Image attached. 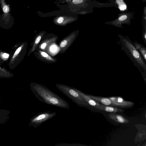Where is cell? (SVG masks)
I'll use <instances>...</instances> for the list:
<instances>
[{"mask_svg": "<svg viewBox=\"0 0 146 146\" xmlns=\"http://www.w3.org/2000/svg\"><path fill=\"white\" fill-rule=\"evenodd\" d=\"M31 89L40 101L46 104L69 110L68 102L46 87L37 83H33Z\"/></svg>", "mask_w": 146, "mask_h": 146, "instance_id": "cell-1", "label": "cell"}, {"mask_svg": "<svg viewBox=\"0 0 146 146\" xmlns=\"http://www.w3.org/2000/svg\"><path fill=\"white\" fill-rule=\"evenodd\" d=\"M0 4L3 11L1 19L8 22L12 17L10 13L11 9L10 5L6 3L5 0H0Z\"/></svg>", "mask_w": 146, "mask_h": 146, "instance_id": "cell-9", "label": "cell"}, {"mask_svg": "<svg viewBox=\"0 0 146 146\" xmlns=\"http://www.w3.org/2000/svg\"><path fill=\"white\" fill-rule=\"evenodd\" d=\"M79 31H74L67 35L60 42L59 53L62 54L65 52L72 45L79 34Z\"/></svg>", "mask_w": 146, "mask_h": 146, "instance_id": "cell-6", "label": "cell"}, {"mask_svg": "<svg viewBox=\"0 0 146 146\" xmlns=\"http://www.w3.org/2000/svg\"><path fill=\"white\" fill-rule=\"evenodd\" d=\"M94 100L107 106H111V101L108 98L95 96L86 94Z\"/></svg>", "mask_w": 146, "mask_h": 146, "instance_id": "cell-14", "label": "cell"}, {"mask_svg": "<svg viewBox=\"0 0 146 146\" xmlns=\"http://www.w3.org/2000/svg\"><path fill=\"white\" fill-rule=\"evenodd\" d=\"M72 0H59L57 3V5H59L60 3L61 4H66V5H68L70 3Z\"/></svg>", "mask_w": 146, "mask_h": 146, "instance_id": "cell-20", "label": "cell"}, {"mask_svg": "<svg viewBox=\"0 0 146 146\" xmlns=\"http://www.w3.org/2000/svg\"><path fill=\"white\" fill-rule=\"evenodd\" d=\"M89 0H72L67 5V7L70 11L75 13L82 11V9L85 8L88 5Z\"/></svg>", "mask_w": 146, "mask_h": 146, "instance_id": "cell-8", "label": "cell"}, {"mask_svg": "<svg viewBox=\"0 0 146 146\" xmlns=\"http://www.w3.org/2000/svg\"><path fill=\"white\" fill-rule=\"evenodd\" d=\"M58 38L56 37H53L43 41L41 44L40 47L42 50H44L47 46L51 45L52 44L55 43L57 40Z\"/></svg>", "mask_w": 146, "mask_h": 146, "instance_id": "cell-17", "label": "cell"}, {"mask_svg": "<svg viewBox=\"0 0 146 146\" xmlns=\"http://www.w3.org/2000/svg\"><path fill=\"white\" fill-rule=\"evenodd\" d=\"M22 46L23 45H22L21 46L19 47L17 49V50L15 51L11 60V63L12 61H14L15 57L17 56L18 54L20 52V51H21V49Z\"/></svg>", "mask_w": 146, "mask_h": 146, "instance_id": "cell-19", "label": "cell"}, {"mask_svg": "<svg viewBox=\"0 0 146 146\" xmlns=\"http://www.w3.org/2000/svg\"><path fill=\"white\" fill-rule=\"evenodd\" d=\"M2 56L3 57V58H7L9 57V54L6 53H4L3 54Z\"/></svg>", "mask_w": 146, "mask_h": 146, "instance_id": "cell-22", "label": "cell"}, {"mask_svg": "<svg viewBox=\"0 0 146 146\" xmlns=\"http://www.w3.org/2000/svg\"><path fill=\"white\" fill-rule=\"evenodd\" d=\"M135 48L142 55L144 61L146 60V48L145 47L135 41L133 42Z\"/></svg>", "mask_w": 146, "mask_h": 146, "instance_id": "cell-16", "label": "cell"}, {"mask_svg": "<svg viewBox=\"0 0 146 146\" xmlns=\"http://www.w3.org/2000/svg\"><path fill=\"white\" fill-rule=\"evenodd\" d=\"M46 33V31H42L40 32L36 35V37L34 41L32 48L28 53V55H29L30 54L35 50L42 37Z\"/></svg>", "mask_w": 146, "mask_h": 146, "instance_id": "cell-15", "label": "cell"}, {"mask_svg": "<svg viewBox=\"0 0 146 146\" xmlns=\"http://www.w3.org/2000/svg\"><path fill=\"white\" fill-rule=\"evenodd\" d=\"M109 1H111V2H113V1L114 0H109Z\"/></svg>", "mask_w": 146, "mask_h": 146, "instance_id": "cell-24", "label": "cell"}, {"mask_svg": "<svg viewBox=\"0 0 146 146\" xmlns=\"http://www.w3.org/2000/svg\"><path fill=\"white\" fill-rule=\"evenodd\" d=\"M118 36L121 45V49L124 51L135 66L145 72L146 64L140 54L135 48L131 40L120 34L118 35Z\"/></svg>", "mask_w": 146, "mask_h": 146, "instance_id": "cell-2", "label": "cell"}, {"mask_svg": "<svg viewBox=\"0 0 146 146\" xmlns=\"http://www.w3.org/2000/svg\"><path fill=\"white\" fill-rule=\"evenodd\" d=\"M34 53L37 58L45 62L52 63L57 61L56 59L52 58L44 52L38 50Z\"/></svg>", "mask_w": 146, "mask_h": 146, "instance_id": "cell-10", "label": "cell"}, {"mask_svg": "<svg viewBox=\"0 0 146 146\" xmlns=\"http://www.w3.org/2000/svg\"><path fill=\"white\" fill-rule=\"evenodd\" d=\"M146 7H145L144 9V14L145 15L144 17L145 21H146Z\"/></svg>", "mask_w": 146, "mask_h": 146, "instance_id": "cell-23", "label": "cell"}, {"mask_svg": "<svg viewBox=\"0 0 146 146\" xmlns=\"http://www.w3.org/2000/svg\"><path fill=\"white\" fill-rule=\"evenodd\" d=\"M78 19L77 15H59L53 18V22L56 25L64 26L73 23Z\"/></svg>", "mask_w": 146, "mask_h": 146, "instance_id": "cell-7", "label": "cell"}, {"mask_svg": "<svg viewBox=\"0 0 146 146\" xmlns=\"http://www.w3.org/2000/svg\"><path fill=\"white\" fill-rule=\"evenodd\" d=\"M0 69H1V68H0Z\"/></svg>", "mask_w": 146, "mask_h": 146, "instance_id": "cell-25", "label": "cell"}, {"mask_svg": "<svg viewBox=\"0 0 146 146\" xmlns=\"http://www.w3.org/2000/svg\"><path fill=\"white\" fill-rule=\"evenodd\" d=\"M109 117L114 121L121 123H127L129 121L128 119L121 115L113 113L108 115Z\"/></svg>", "mask_w": 146, "mask_h": 146, "instance_id": "cell-12", "label": "cell"}, {"mask_svg": "<svg viewBox=\"0 0 146 146\" xmlns=\"http://www.w3.org/2000/svg\"><path fill=\"white\" fill-rule=\"evenodd\" d=\"M90 107L109 112L115 113L124 111V110L120 108L110 106H106L101 104L95 107L90 106Z\"/></svg>", "mask_w": 146, "mask_h": 146, "instance_id": "cell-11", "label": "cell"}, {"mask_svg": "<svg viewBox=\"0 0 146 146\" xmlns=\"http://www.w3.org/2000/svg\"><path fill=\"white\" fill-rule=\"evenodd\" d=\"M56 88L63 94L80 106L89 107V104L84 100L74 88L59 84L55 85Z\"/></svg>", "mask_w": 146, "mask_h": 146, "instance_id": "cell-3", "label": "cell"}, {"mask_svg": "<svg viewBox=\"0 0 146 146\" xmlns=\"http://www.w3.org/2000/svg\"><path fill=\"white\" fill-rule=\"evenodd\" d=\"M115 3L116 4L119 9L121 11H124L127 9V6L123 0H114Z\"/></svg>", "mask_w": 146, "mask_h": 146, "instance_id": "cell-18", "label": "cell"}, {"mask_svg": "<svg viewBox=\"0 0 146 146\" xmlns=\"http://www.w3.org/2000/svg\"><path fill=\"white\" fill-rule=\"evenodd\" d=\"M56 114V112L54 111H47L40 112L31 119L30 124L36 128L44 122L53 118Z\"/></svg>", "mask_w": 146, "mask_h": 146, "instance_id": "cell-4", "label": "cell"}, {"mask_svg": "<svg viewBox=\"0 0 146 146\" xmlns=\"http://www.w3.org/2000/svg\"><path fill=\"white\" fill-rule=\"evenodd\" d=\"M74 89L79 93L83 97L84 100L89 104V107H95L100 105L101 104L96 101L87 96L86 94H84L79 90L75 88Z\"/></svg>", "mask_w": 146, "mask_h": 146, "instance_id": "cell-13", "label": "cell"}, {"mask_svg": "<svg viewBox=\"0 0 146 146\" xmlns=\"http://www.w3.org/2000/svg\"><path fill=\"white\" fill-rule=\"evenodd\" d=\"M133 16V14L131 13H122L118 14L117 17L115 20L106 22L105 23L113 25L117 27H123L122 26L123 24L128 25L130 24L131 19Z\"/></svg>", "mask_w": 146, "mask_h": 146, "instance_id": "cell-5", "label": "cell"}, {"mask_svg": "<svg viewBox=\"0 0 146 146\" xmlns=\"http://www.w3.org/2000/svg\"><path fill=\"white\" fill-rule=\"evenodd\" d=\"M142 37L143 41L146 45V27L145 25V30L143 33Z\"/></svg>", "mask_w": 146, "mask_h": 146, "instance_id": "cell-21", "label": "cell"}]
</instances>
